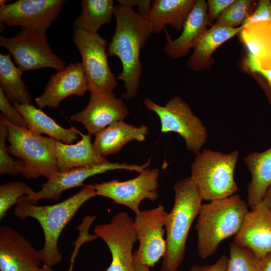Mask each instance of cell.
Segmentation results:
<instances>
[{
	"mask_svg": "<svg viewBox=\"0 0 271 271\" xmlns=\"http://www.w3.org/2000/svg\"><path fill=\"white\" fill-rule=\"evenodd\" d=\"M173 189L174 203L165 221L166 250L160 271H177L182 263L189 230L202 205L190 177L176 182Z\"/></svg>",
	"mask_w": 271,
	"mask_h": 271,
	"instance_id": "277c9868",
	"label": "cell"
},
{
	"mask_svg": "<svg viewBox=\"0 0 271 271\" xmlns=\"http://www.w3.org/2000/svg\"><path fill=\"white\" fill-rule=\"evenodd\" d=\"M168 214L160 203L156 208L141 211L136 215L133 222L139 246L133 253L135 261L152 267L164 257L166 250L165 224Z\"/></svg>",
	"mask_w": 271,
	"mask_h": 271,
	"instance_id": "4fadbf2b",
	"label": "cell"
},
{
	"mask_svg": "<svg viewBox=\"0 0 271 271\" xmlns=\"http://www.w3.org/2000/svg\"><path fill=\"white\" fill-rule=\"evenodd\" d=\"M267 21H271V0H259L254 12L248 15L242 25Z\"/></svg>",
	"mask_w": 271,
	"mask_h": 271,
	"instance_id": "836d02e7",
	"label": "cell"
},
{
	"mask_svg": "<svg viewBox=\"0 0 271 271\" xmlns=\"http://www.w3.org/2000/svg\"><path fill=\"white\" fill-rule=\"evenodd\" d=\"M235 0H208L207 2L209 26L214 25L221 13Z\"/></svg>",
	"mask_w": 271,
	"mask_h": 271,
	"instance_id": "d590c367",
	"label": "cell"
},
{
	"mask_svg": "<svg viewBox=\"0 0 271 271\" xmlns=\"http://www.w3.org/2000/svg\"><path fill=\"white\" fill-rule=\"evenodd\" d=\"M159 175L158 168H147L133 179L124 181L114 179L95 183L92 186L97 196L109 198L115 204L128 207L137 215L141 211L142 201L145 199L155 201L158 198Z\"/></svg>",
	"mask_w": 271,
	"mask_h": 271,
	"instance_id": "8fae6325",
	"label": "cell"
},
{
	"mask_svg": "<svg viewBox=\"0 0 271 271\" xmlns=\"http://www.w3.org/2000/svg\"><path fill=\"white\" fill-rule=\"evenodd\" d=\"M251 174L247 187V204L251 210L262 200L271 184V147L262 152H254L243 158Z\"/></svg>",
	"mask_w": 271,
	"mask_h": 271,
	"instance_id": "603a6c76",
	"label": "cell"
},
{
	"mask_svg": "<svg viewBox=\"0 0 271 271\" xmlns=\"http://www.w3.org/2000/svg\"><path fill=\"white\" fill-rule=\"evenodd\" d=\"M0 46L9 51L23 72L43 68L58 71L65 66V62L52 50L45 31L22 27L14 37L1 36Z\"/></svg>",
	"mask_w": 271,
	"mask_h": 271,
	"instance_id": "ba28073f",
	"label": "cell"
},
{
	"mask_svg": "<svg viewBox=\"0 0 271 271\" xmlns=\"http://www.w3.org/2000/svg\"><path fill=\"white\" fill-rule=\"evenodd\" d=\"M93 231L111 253V262L105 271H135L132 248L138 240L133 219L128 213L118 212L109 222L97 225Z\"/></svg>",
	"mask_w": 271,
	"mask_h": 271,
	"instance_id": "30bf717a",
	"label": "cell"
},
{
	"mask_svg": "<svg viewBox=\"0 0 271 271\" xmlns=\"http://www.w3.org/2000/svg\"><path fill=\"white\" fill-rule=\"evenodd\" d=\"M150 163V160L140 165L108 161L93 167L78 168L66 171L56 172L47 178L46 182L43 184L40 190L22 197L18 203L27 202L36 204L41 200H57L60 199L61 194L65 191L83 186L84 182L89 177L115 170H126L140 173L148 168Z\"/></svg>",
	"mask_w": 271,
	"mask_h": 271,
	"instance_id": "7c38bea8",
	"label": "cell"
},
{
	"mask_svg": "<svg viewBox=\"0 0 271 271\" xmlns=\"http://www.w3.org/2000/svg\"><path fill=\"white\" fill-rule=\"evenodd\" d=\"M239 32L241 42L250 57L260 68H271V23L262 22L247 25Z\"/></svg>",
	"mask_w": 271,
	"mask_h": 271,
	"instance_id": "484cf974",
	"label": "cell"
},
{
	"mask_svg": "<svg viewBox=\"0 0 271 271\" xmlns=\"http://www.w3.org/2000/svg\"><path fill=\"white\" fill-rule=\"evenodd\" d=\"M196 0H154L148 19L154 32L158 34L169 25L178 31L184 25L193 9Z\"/></svg>",
	"mask_w": 271,
	"mask_h": 271,
	"instance_id": "cb8c5ba5",
	"label": "cell"
},
{
	"mask_svg": "<svg viewBox=\"0 0 271 271\" xmlns=\"http://www.w3.org/2000/svg\"><path fill=\"white\" fill-rule=\"evenodd\" d=\"M97 196L92 185L85 186L79 192L58 203L39 206L27 202L16 204L14 214L21 220L36 219L44 235V244L39 250L43 264L52 267L59 263L63 256L58 248L62 231L81 207L90 199Z\"/></svg>",
	"mask_w": 271,
	"mask_h": 271,
	"instance_id": "7a4b0ae2",
	"label": "cell"
},
{
	"mask_svg": "<svg viewBox=\"0 0 271 271\" xmlns=\"http://www.w3.org/2000/svg\"><path fill=\"white\" fill-rule=\"evenodd\" d=\"M0 110L4 116L12 124L28 128V126L23 115L13 106L0 87Z\"/></svg>",
	"mask_w": 271,
	"mask_h": 271,
	"instance_id": "d6a6232c",
	"label": "cell"
},
{
	"mask_svg": "<svg viewBox=\"0 0 271 271\" xmlns=\"http://www.w3.org/2000/svg\"><path fill=\"white\" fill-rule=\"evenodd\" d=\"M135 271H150L148 265L140 263L134 260Z\"/></svg>",
	"mask_w": 271,
	"mask_h": 271,
	"instance_id": "b9f144b4",
	"label": "cell"
},
{
	"mask_svg": "<svg viewBox=\"0 0 271 271\" xmlns=\"http://www.w3.org/2000/svg\"><path fill=\"white\" fill-rule=\"evenodd\" d=\"M252 3L251 0H235L221 13L212 26L235 28L242 25L249 15Z\"/></svg>",
	"mask_w": 271,
	"mask_h": 271,
	"instance_id": "4dcf8cb0",
	"label": "cell"
},
{
	"mask_svg": "<svg viewBox=\"0 0 271 271\" xmlns=\"http://www.w3.org/2000/svg\"><path fill=\"white\" fill-rule=\"evenodd\" d=\"M30 271H55L52 267L43 264L42 266L34 268Z\"/></svg>",
	"mask_w": 271,
	"mask_h": 271,
	"instance_id": "7bdbcfd3",
	"label": "cell"
},
{
	"mask_svg": "<svg viewBox=\"0 0 271 271\" xmlns=\"http://www.w3.org/2000/svg\"><path fill=\"white\" fill-rule=\"evenodd\" d=\"M88 90V82L81 63H71L51 75L44 92L36 98L35 101L40 108H57L68 96H83Z\"/></svg>",
	"mask_w": 271,
	"mask_h": 271,
	"instance_id": "e0dca14e",
	"label": "cell"
},
{
	"mask_svg": "<svg viewBox=\"0 0 271 271\" xmlns=\"http://www.w3.org/2000/svg\"><path fill=\"white\" fill-rule=\"evenodd\" d=\"M23 72L13 62L11 55L0 54V87L13 103L32 104V98L22 78Z\"/></svg>",
	"mask_w": 271,
	"mask_h": 271,
	"instance_id": "4316f807",
	"label": "cell"
},
{
	"mask_svg": "<svg viewBox=\"0 0 271 271\" xmlns=\"http://www.w3.org/2000/svg\"><path fill=\"white\" fill-rule=\"evenodd\" d=\"M229 249L226 271H261L260 259L250 249L231 242Z\"/></svg>",
	"mask_w": 271,
	"mask_h": 271,
	"instance_id": "f1b7e54d",
	"label": "cell"
},
{
	"mask_svg": "<svg viewBox=\"0 0 271 271\" xmlns=\"http://www.w3.org/2000/svg\"><path fill=\"white\" fill-rule=\"evenodd\" d=\"M119 4L127 6L131 8L134 6L138 7V13L142 16L148 18L151 7L152 1L150 0H119L118 1Z\"/></svg>",
	"mask_w": 271,
	"mask_h": 271,
	"instance_id": "8d00e7d4",
	"label": "cell"
},
{
	"mask_svg": "<svg viewBox=\"0 0 271 271\" xmlns=\"http://www.w3.org/2000/svg\"><path fill=\"white\" fill-rule=\"evenodd\" d=\"M245 66L249 71L257 73L264 78L265 83L264 89L271 105V68L268 69L261 68L248 56L245 60Z\"/></svg>",
	"mask_w": 271,
	"mask_h": 271,
	"instance_id": "e575fe53",
	"label": "cell"
},
{
	"mask_svg": "<svg viewBox=\"0 0 271 271\" xmlns=\"http://www.w3.org/2000/svg\"><path fill=\"white\" fill-rule=\"evenodd\" d=\"M248 211L247 203L237 194L202 204L195 225L199 256L206 259L224 239L235 235Z\"/></svg>",
	"mask_w": 271,
	"mask_h": 271,
	"instance_id": "3957f363",
	"label": "cell"
},
{
	"mask_svg": "<svg viewBox=\"0 0 271 271\" xmlns=\"http://www.w3.org/2000/svg\"><path fill=\"white\" fill-rule=\"evenodd\" d=\"M261 271H271V252L260 259Z\"/></svg>",
	"mask_w": 271,
	"mask_h": 271,
	"instance_id": "ab89813d",
	"label": "cell"
},
{
	"mask_svg": "<svg viewBox=\"0 0 271 271\" xmlns=\"http://www.w3.org/2000/svg\"><path fill=\"white\" fill-rule=\"evenodd\" d=\"M41 263L30 241L11 227L0 226V271H30Z\"/></svg>",
	"mask_w": 271,
	"mask_h": 271,
	"instance_id": "2e32d148",
	"label": "cell"
},
{
	"mask_svg": "<svg viewBox=\"0 0 271 271\" xmlns=\"http://www.w3.org/2000/svg\"><path fill=\"white\" fill-rule=\"evenodd\" d=\"M89 102L82 110L70 116V120L82 123L88 134L95 135L109 125L123 120L129 113L127 106L113 92L90 91Z\"/></svg>",
	"mask_w": 271,
	"mask_h": 271,
	"instance_id": "9a60e30c",
	"label": "cell"
},
{
	"mask_svg": "<svg viewBox=\"0 0 271 271\" xmlns=\"http://www.w3.org/2000/svg\"><path fill=\"white\" fill-rule=\"evenodd\" d=\"M233 242L250 249L259 259L271 252V212L261 201L247 212Z\"/></svg>",
	"mask_w": 271,
	"mask_h": 271,
	"instance_id": "ac0fdd59",
	"label": "cell"
},
{
	"mask_svg": "<svg viewBox=\"0 0 271 271\" xmlns=\"http://www.w3.org/2000/svg\"><path fill=\"white\" fill-rule=\"evenodd\" d=\"M35 191L27 184L22 181H14L0 186V220L5 217L9 209L17 204L22 197Z\"/></svg>",
	"mask_w": 271,
	"mask_h": 271,
	"instance_id": "f546056e",
	"label": "cell"
},
{
	"mask_svg": "<svg viewBox=\"0 0 271 271\" xmlns=\"http://www.w3.org/2000/svg\"><path fill=\"white\" fill-rule=\"evenodd\" d=\"M72 39L81 56L89 91L112 92L117 78L109 68L106 40L98 33L74 29Z\"/></svg>",
	"mask_w": 271,
	"mask_h": 271,
	"instance_id": "9c48e42d",
	"label": "cell"
},
{
	"mask_svg": "<svg viewBox=\"0 0 271 271\" xmlns=\"http://www.w3.org/2000/svg\"><path fill=\"white\" fill-rule=\"evenodd\" d=\"M0 1V20L10 26H20L46 31L58 17L65 1Z\"/></svg>",
	"mask_w": 271,
	"mask_h": 271,
	"instance_id": "5bb4252c",
	"label": "cell"
},
{
	"mask_svg": "<svg viewBox=\"0 0 271 271\" xmlns=\"http://www.w3.org/2000/svg\"><path fill=\"white\" fill-rule=\"evenodd\" d=\"M261 201L271 212V184L267 189Z\"/></svg>",
	"mask_w": 271,
	"mask_h": 271,
	"instance_id": "60d3db41",
	"label": "cell"
},
{
	"mask_svg": "<svg viewBox=\"0 0 271 271\" xmlns=\"http://www.w3.org/2000/svg\"><path fill=\"white\" fill-rule=\"evenodd\" d=\"M148 133L147 125L137 127L121 120L109 125L96 133L93 144L98 153L106 157L117 154L132 141H145Z\"/></svg>",
	"mask_w": 271,
	"mask_h": 271,
	"instance_id": "44dd1931",
	"label": "cell"
},
{
	"mask_svg": "<svg viewBox=\"0 0 271 271\" xmlns=\"http://www.w3.org/2000/svg\"><path fill=\"white\" fill-rule=\"evenodd\" d=\"M144 104L159 117L162 132L177 133L184 140L188 151L195 155L200 152L207 140L206 128L181 97L173 96L164 106L147 97Z\"/></svg>",
	"mask_w": 271,
	"mask_h": 271,
	"instance_id": "52a82bcc",
	"label": "cell"
},
{
	"mask_svg": "<svg viewBox=\"0 0 271 271\" xmlns=\"http://www.w3.org/2000/svg\"><path fill=\"white\" fill-rule=\"evenodd\" d=\"M228 257L225 254L221 256L213 264L204 265H193L190 271H226Z\"/></svg>",
	"mask_w": 271,
	"mask_h": 271,
	"instance_id": "74e56055",
	"label": "cell"
},
{
	"mask_svg": "<svg viewBox=\"0 0 271 271\" xmlns=\"http://www.w3.org/2000/svg\"><path fill=\"white\" fill-rule=\"evenodd\" d=\"M81 140L75 144H67L56 140L54 152L60 171L74 168L91 167L108 161L95 150L91 135L81 133Z\"/></svg>",
	"mask_w": 271,
	"mask_h": 271,
	"instance_id": "ffe728a7",
	"label": "cell"
},
{
	"mask_svg": "<svg viewBox=\"0 0 271 271\" xmlns=\"http://www.w3.org/2000/svg\"><path fill=\"white\" fill-rule=\"evenodd\" d=\"M74 244L75 247L71 256L70 264L67 271H73L75 258L76 257L80 246L83 244V243L80 240H76Z\"/></svg>",
	"mask_w": 271,
	"mask_h": 271,
	"instance_id": "f35d334b",
	"label": "cell"
},
{
	"mask_svg": "<svg viewBox=\"0 0 271 271\" xmlns=\"http://www.w3.org/2000/svg\"><path fill=\"white\" fill-rule=\"evenodd\" d=\"M243 28L241 25L235 28L212 26L208 29L194 47L187 65L194 71L210 70L214 63L212 55L222 44L237 34Z\"/></svg>",
	"mask_w": 271,
	"mask_h": 271,
	"instance_id": "7402d4cb",
	"label": "cell"
},
{
	"mask_svg": "<svg viewBox=\"0 0 271 271\" xmlns=\"http://www.w3.org/2000/svg\"><path fill=\"white\" fill-rule=\"evenodd\" d=\"M13 106L24 117L28 129L36 134H46L67 144H71L78 139V134H81L73 127L66 128L60 126L40 109L32 104L15 102Z\"/></svg>",
	"mask_w": 271,
	"mask_h": 271,
	"instance_id": "d4e9b609",
	"label": "cell"
},
{
	"mask_svg": "<svg viewBox=\"0 0 271 271\" xmlns=\"http://www.w3.org/2000/svg\"><path fill=\"white\" fill-rule=\"evenodd\" d=\"M209 26L207 2L196 0L194 6L188 17L181 35L175 40L165 29L166 44L164 51L172 59L186 55L207 31Z\"/></svg>",
	"mask_w": 271,
	"mask_h": 271,
	"instance_id": "d6986e66",
	"label": "cell"
},
{
	"mask_svg": "<svg viewBox=\"0 0 271 271\" xmlns=\"http://www.w3.org/2000/svg\"><path fill=\"white\" fill-rule=\"evenodd\" d=\"M8 129L0 120V174H22V161H15L9 155L6 141L8 138Z\"/></svg>",
	"mask_w": 271,
	"mask_h": 271,
	"instance_id": "1f68e13d",
	"label": "cell"
},
{
	"mask_svg": "<svg viewBox=\"0 0 271 271\" xmlns=\"http://www.w3.org/2000/svg\"><path fill=\"white\" fill-rule=\"evenodd\" d=\"M115 8L112 0H83L81 12L74 22V28L97 33L102 25L111 22Z\"/></svg>",
	"mask_w": 271,
	"mask_h": 271,
	"instance_id": "83f0119b",
	"label": "cell"
},
{
	"mask_svg": "<svg viewBox=\"0 0 271 271\" xmlns=\"http://www.w3.org/2000/svg\"><path fill=\"white\" fill-rule=\"evenodd\" d=\"M114 15L115 29L107 54L120 60L122 71L116 78L124 83L125 91L121 96L131 99L138 94L143 72L140 52L154 33V30L148 18L135 12L133 8L118 4Z\"/></svg>",
	"mask_w": 271,
	"mask_h": 271,
	"instance_id": "6da1fadb",
	"label": "cell"
},
{
	"mask_svg": "<svg viewBox=\"0 0 271 271\" xmlns=\"http://www.w3.org/2000/svg\"><path fill=\"white\" fill-rule=\"evenodd\" d=\"M238 156V151L225 154L209 149L195 155L190 177L202 200L224 199L237 191L234 173Z\"/></svg>",
	"mask_w": 271,
	"mask_h": 271,
	"instance_id": "5b68a950",
	"label": "cell"
},
{
	"mask_svg": "<svg viewBox=\"0 0 271 271\" xmlns=\"http://www.w3.org/2000/svg\"><path fill=\"white\" fill-rule=\"evenodd\" d=\"M270 23H271V21H270Z\"/></svg>",
	"mask_w": 271,
	"mask_h": 271,
	"instance_id": "ee69618b",
	"label": "cell"
},
{
	"mask_svg": "<svg viewBox=\"0 0 271 271\" xmlns=\"http://www.w3.org/2000/svg\"><path fill=\"white\" fill-rule=\"evenodd\" d=\"M0 120L8 129L9 153L22 160V176L27 179H37L41 176L48 178L53 173L60 171L54 152L56 140L15 125L2 114Z\"/></svg>",
	"mask_w": 271,
	"mask_h": 271,
	"instance_id": "8992f818",
	"label": "cell"
}]
</instances>
